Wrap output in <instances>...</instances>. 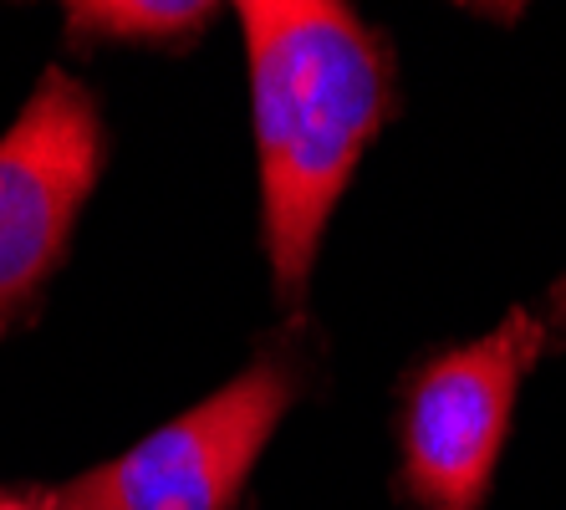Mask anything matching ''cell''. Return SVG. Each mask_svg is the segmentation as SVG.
I'll return each instance as SVG.
<instances>
[{"instance_id":"2","label":"cell","mask_w":566,"mask_h":510,"mask_svg":"<svg viewBox=\"0 0 566 510\" xmlns=\"http://www.w3.org/2000/svg\"><path fill=\"white\" fill-rule=\"evenodd\" d=\"M546 327L511 312L480 342L429 357L403 388L398 485L413 510H485L521 378L536 367Z\"/></svg>"},{"instance_id":"3","label":"cell","mask_w":566,"mask_h":510,"mask_svg":"<svg viewBox=\"0 0 566 510\" xmlns=\"http://www.w3.org/2000/svg\"><path fill=\"white\" fill-rule=\"evenodd\" d=\"M296 398L281 357H255L240 378L169 419L103 470L62 485L72 510H235L261 449Z\"/></svg>"},{"instance_id":"6","label":"cell","mask_w":566,"mask_h":510,"mask_svg":"<svg viewBox=\"0 0 566 510\" xmlns=\"http://www.w3.org/2000/svg\"><path fill=\"white\" fill-rule=\"evenodd\" d=\"M0 510H72L62 490H0Z\"/></svg>"},{"instance_id":"7","label":"cell","mask_w":566,"mask_h":510,"mask_svg":"<svg viewBox=\"0 0 566 510\" xmlns=\"http://www.w3.org/2000/svg\"><path fill=\"white\" fill-rule=\"evenodd\" d=\"M546 312H552V332L556 337H566V275L552 287V306H546Z\"/></svg>"},{"instance_id":"4","label":"cell","mask_w":566,"mask_h":510,"mask_svg":"<svg viewBox=\"0 0 566 510\" xmlns=\"http://www.w3.org/2000/svg\"><path fill=\"white\" fill-rule=\"evenodd\" d=\"M97 174L103 118L93 92L52 66L0 138V337L62 266Z\"/></svg>"},{"instance_id":"5","label":"cell","mask_w":566,"mask_h":510,"mask_svg":"<svg viewBox=\"0 0 566 510\" xmlns=\"http://www.w3.org/2000/svg\"><path fill=\"white\" fill-rule=\"evenodd\" d=\"M214 6H164V0H123V6H66L72 41H144L179 46L210 27Z\"/></svg>"},{"instance_id":"1","label":"cell","mask_w":566,"mask_h":510,"mask_svg":"<svg viewBox=\"0 0 566 510\" xmlns=\"http://www.w3.org/2000/svg\"><path fill=\"white\" fill-rule=\"evenodd\" d=\"M251 52L261 230L276 296L296 306L363 148L394 113V62L373 27L337 0L240 6Z\"/></svg>"}]
</instances>
